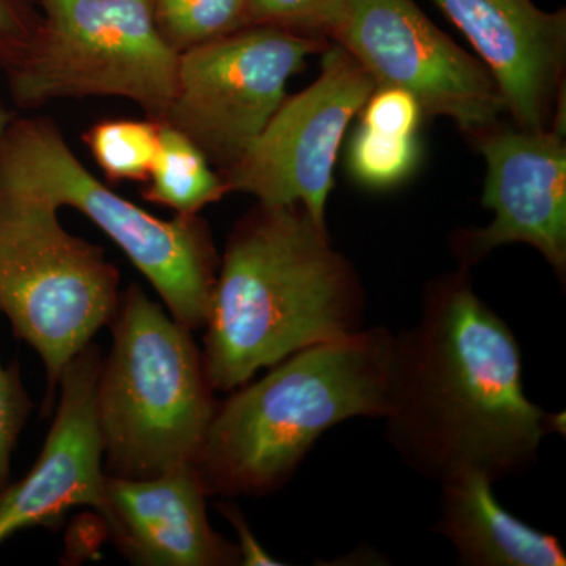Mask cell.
Here are the masks:
<instances>
[{
    "mask_svg": "<svg viewBox=\"0 0 566 566\" xmlns=\"http://www.w3.org/2000/svg\"><path fill=\"white\" fill-rule=\"evenodd\" d=\"M469 270L428 283L419 319L394 334L386 441L424 479L526 474L565 415L528 400L520 344L475 293Z\"/></svg>",
    "mask_w": 566,
    "mask_h": 566,
    "instance_id": "obj_1",
    "label": "cell"
},
{
    "mask_svg": "<svg viewBox=\"0 0 566 566\" xmlns=\"http://www.w3.org/2000/svg\"><path fill=\"white\" fill-rule=\"evenodd\" d=\"M364 290L326 227L301 205L256 202L230 233L205 323L214 390L292 354L363 331Z\"/></svg>",
    "mask_w": 566,
    "mask_h": 566,
    "instance_id": "obj_2",
    "label": "cell"
},
{
    "mask_svg": "<svg viewBox=\"0 0 566 566\" xmlns=\"http://www.w3.org/2000/svg\"><path fill=\"white\" fill-rule=\"evenodd\" d=\"M392 337L371 327L292 354L216 406L196 465L205 493L281 490L329 428L386 412Z\"/></svg>",
    "mask_w": 566,
    "mask_h": 566,
    "instance_id": "obj_3",
    "label": "cell"
},
{
    "mask_svg": "<svg viewBox=\"0 0 566 566\" xmlns=\"http://www.w3.org/2000/svg\"><path fill=\"white\" fill-rule=\"evenodd\" d=\"M96 387L104 472L151 479L196 463L216 412L203 353L139 285L120 297Z\"/></svg>",
    "mask_w": 566,
    "mask_h": 566,
    "instance_id": "obj_4",
    "label": "cell"
},
{
    "mask_svg": "<svg viewBox=\"0 0 566 566\" xmlns=\"http://www.w3.org/2000/svg\"><path fill=\"white\" fill-rule=\"evenodd\" d=\"M0 188L61 211L73 208L114 241L191 331L210 314L219 260L199 214L156 218L88 172L50 118L13 117L0 134Z\"/></svg>",
    "mask_w": 566,
    "mask_h": 566,
    "instance_id": "obj_5",
    "label": "cell"
},
{
    "mask_svg": "<svg viewBox=\"0 0 566 566\" xmlns=\"http://www.w3.org/2000/svg\"><path fill=\"white\" fill-rule=\"evenodd\" d=\"M31 46L7 71L11 102L33 111L57 99L112 96L161 122L178 54L159 35L151 0H39Z\"/></svg>",
    "mask_w": 566,
    "mask_h": 566,
    "instance_id": "obj_6",
    "label": "cell"
},
{
    "mask_svg": "<svg viewBox=\"0 0 566 566\" xmlns=\"http://www.w3.org/2000/svg\"><path fill=\"white\" fill-rule=\"evenodd\" d=\"M118 286L103 249L66 232L57 210L0 188V312L39 353L50 395L114 318Z\"/></svg>",
    "mask_w": 566,
    "mask_h": 566,
    "instance_id": "obj_7",
    "label": "cell"
},
{
    "mask_svg": "<svg viewBox=\"0 0 566 566\" xmlns=\"http://www.w3.org/2000/svg\"><path fill=\"white\" fill-rule=\"evenodd\" d=\"M329 44L324 36L253 24L181 52L174 99L161 122L227 169L282 106L290 77Z\"/></svg>",
    "mask_w": 566,
    "mask_h": 566,
    "instance_id": "obj_8",
    "label": "cell"
},
{
    "mask_svg": "<svg viewBox=\"0 0 566 566\" xmlns=\"http://www.w3.org/2000/svg\"><path fill=\"white\" fill-rule=\"evenodd\" d=\"M327 39L367 70L376 88L408 92L423 117L450 118L472 140L505 114L490 70L415 0H348Z\"/></svg>",
    "mask_w": 566,
    "mask_h": 566,
    "instance_id": "obj_9",
    "label": "cell"
},
{
    "mask_svg": "<svg viewBox=\"0 0 566 566\" xmlns=\"http://www.w3.org/2000/svg\"><path fill=\"white\" fill-rule=\"evenodd\" d=\"M356 59L331 41L314 84L283 99L259 139L227 169L229 192L266 205H301L326 227V205L346 129L375 92Z\"/></svg>",
    "mask_w": 566,
    "mask_h": 566,
    "instance_id": "obj_10",
    "label": "cell"
},
{
    "mask_svg": "<svg viewBox=\"0 0 566 566\" xmlns=\"http://www.w3.org/2000/svg\"><path fill=\"white\" fill-rule=\"evenodd\" d=\"M486 163L482 203L494 212L482 229L458 230L452 249L469 270L495 249L527 244L558 281L566 275V144L557 129L495 128L474 139Z\"/></svg>",
    "mask_w": 566,
    "mask_h": 566,
    "instance_id": "obj_11",
    "label": "cell"
},
{
    "mask_svg": "<svg viewBox=\"0 0 566 566\" xmlns=\"http://www.w3.org/2000/svg\"><path fill=\"white\" fill-rule=\"evenodd\" d=\"M493 74L516 128L565 133L566 10L534 0H433Z\"/></svg>",
    "mask_w": 566,
    "mask_h": 566,
    "instance_id": "obj_12",
    "label": "cell"
},
{
    "mask_svg": "<svg viewBox=\"0 0 566 566\" xmlns=\"http://www.w3.org/2000/svg\"><path fill=\"white\" fill-rule=\"evenodd\" d=\"M102 364L91 344L63 370L57 411L39 460L0 491V545L24 528L52 523L73 506L103 512L106 472L96 416Z\"/></svg>",
    "mask_w": 566,
    "mask_h": 566,
    "instance_id": "obj_13",
    "label": "cell"
},
{
    "mask_svg": "<svg viewBox=\"0 0 566 566\" xmlns=\"http://www.w3.org/2000/svg\"><path fill=\"white\" fill-rule=\"evenodd\" d=\"M196 465L151 479L106 475L99 516L118 547L142 566H237V543L211 527Z\"/></svg>",
    "mask_w": 566,
    "mask_h": 566,
    "instance_id": "obj_14",
    "label": "cell"
},
{
    "mask_svg": "<svg viewBox=\"0 0 566 566\" xmlns=\"http://www.w3.org/2000/svg\"><path fill=\"white\" fill-rule=\"evenodd\" d=\"M494 483L463 474L441 483V513L434 534L452 543L463 566H565L557 536L517 520L499 504Z\"/></svg>",
    "mask_w": 566,
    "mask_h": 566,
    "instance_id": "obj_15",
    "label": "cell"
},
{
    "mask_svg": "<svg viewBox=\"0 0 566 566\" xmlns=\"http://www.w3.org/2000/svg\"><path fill=\"white\" fill-rule=\"evenodd\" d=\"M147 188V202L170 208L181 216L199 214L229 193L221 174L185 134L161 122L159 148Z\"/></svg>",
    "mask_w": 566,
    "mask_h": 566,
    "instance_id": "obj_16",
    "label": "cell"
},
{
    "mask_svg": "<svg viewBox=\"0 0 566 566\" xmlns=\"http://www.w3.org/2000/svg\"><path fill=\"white\" fill-rule=\"evenodd\" d=\"M159 35L181 54L253 25L252 0H151Z\"/></svg>",
    "mask_w": 566,
    "mask_h": 566,
    "instance_id": "obj_17",
    "label": "cell"
},
{
    "mask_svg": "<svg viewBox=\"0 0 566 566\" xmlns=\"http://www.w3.org/2000/svg\"><path fill=\"white\" fill-rule=\"evenodd\" d=\"M161 122L103 120L84 134L93 159L111 182L147 181L159 148Z\"/></svg>",
    "mask_w": 566,
    "mask_h": 566,
    "instance_id": "obj_18",
    "label": "cell"
},
{
    "mask_svg": "<svg viewBox=\"0 0 566 566\" xmlns=\"http://www.w3.org/2000/svg\"><path fill=\"white\" fill-rule=\"evenodd\" d=\"M419 161L416 136H395L359 126L354 134L349 166L363 185L392 188L406 180Z\"/></svg>",
    "mask_w": 566,
    "mask_h": 566,
    "instance_id": "obj_19",
    "label": "cell"
},
{
    "mask_svg": "<svg viewBox=\"0 0 566 566\" xmlns=\"http://www.w3.org/2000/svg\"><path fill=\"white\" fill-rule=\"evenodd\" d=\"M346 2L348 0H252L253 24L327 39Z\"/></svg>",
    "mask_w": 566,
    "mask_h": 566,
    "instance_id": "obj_20",
    "label": "cell"
},
{
    "mask_svg": "<svg viewBox=\"0 0 566 566\" xmlns=\"http://www.w3.org/2000/svg\"><path fill=\"white\" fill-rule=\"evenodd\" d=\"M365 128L395 136H416L423 114L415 96L400 88H375L363 111Z\"/></svg>",
    "mask_w": 566,
    "mask_h": 566,
    "instance_id": "obj_21",
    "label": "cell"
},
{
    "mask_svg": "<svg viewBox=\"0 0 566 566\" xmlns=\"http://www.w3.org/2000/svg\"><path fill=\"white\" fill-rule=\"evenodd\" d=\"M31 406L17 368L0 365V491L9 485L11 453Z\"/></svg>",
    "mask_w": 566,
    "mask_h": 566,
    "instance_id": "obj_22",
    "label": "cell"
},
{
    "mask_svg": "<svg viewBox=\"0 0 566 566\" xmlns=\"http://www.w3.org/2000/svg\"><path fill=\"white\" fill-rule=\"evenodd\" d=\"M39 0H0V70L13 69L39 31Z\"/></svg>",
    "mask_w": 566,
    "mask_h": 566,
    "instance_id": "obj_23",
    "label": "cell"
},
{
    "mask_svg": "<svg viewBox=\"0 0 566 566\" xmlns=\"http://www.w3.org/2000/svg\"><path fill=\"white\" fill-rule=\"evenodd\" d=\"M219 512L222 513L223 517L232 524L234 532L238 535V551H240L241 565L243 566H279L285 565L283 562L271 556L266 549H264L262 543L253 535L251 526L241 510L237 505L230 504V502H222L218 505Z\"/></svg>",
    "mask_w": 566,
    "mask_h": 566,
    "instance_id": "obj_24",
    "label": "cell"
},
{
    "mask_svg": "<svg viewBox=\"0 0 566 566\" xmlns=\"http://www.w3.org/2000/svg\"><path fill=\"white\" fill-rule=\"evenodd\" d=\"M13 117L14 115L11 114V111L9 107H7V104L2 102V98H0V134H2L3 129L9 126V123Z\"/></svg>",
    "mask_w": 566,
    "mask_h": 566,
    "instance_id": "obj_25",
    "label": "cell"
}]
</instances>
